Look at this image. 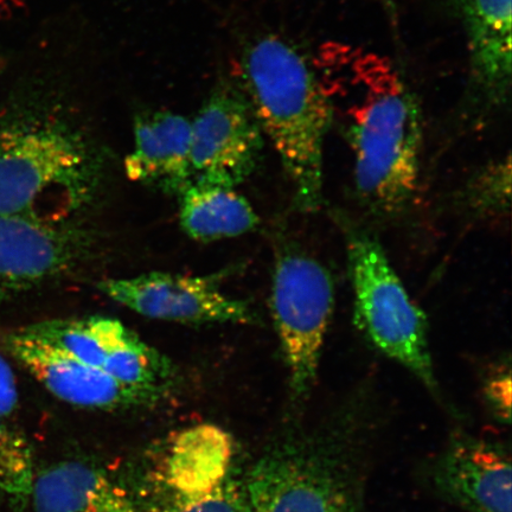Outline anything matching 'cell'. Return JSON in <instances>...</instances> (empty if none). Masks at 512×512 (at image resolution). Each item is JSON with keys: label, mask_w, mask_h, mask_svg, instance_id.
Returning a JSON list of instances; mask_svg holds the SVG:
<instances>
[{"label": "cell", "mask_w": 512, "mask_h": 512, "mask_svg": "<svg viewBox=\"0 0 512 512\" xmlns=\"http://www.w3.org/2000/svg\"><path fill=\"white\" fill-rule=\"evenodd\" d=\"M316 69L347 124L358 197L383 219L405 213L418 191L422 123L400 69L386 56L342 43L320 49Z\"/></svg>", "instance_id": "obj_1"}, {"label": "cell", "mask_w": 512, "mask_h": 512, "mask_svg": "<svg viewBox=\"0 0 512 512\" xmlns=\"http://www.w3.org/2000/svg\"><path fill=\"white\" fill-rule=\"evenodd\" d=\"M240 66L242 92L290 178L294 201L316 211L323 201L325 139L335 118L316 67L273 34L249 43Z\"/></svg>", "instance_id": "obj_2"}, {"label": "cell", "mask_w": 512, "mask_h": 512, "mask_svg": "<svg viewBox=\"0 0 512 512\" xmlns=\"http://www.w3.org/2000/svg\"><path fill=\"white\" fill-rule=\"evenodd\" d=\"M93 181L92 146L66 118L29 110L0 121V214L43 215L38 202L55 191L79 207Z\"/></svg>", "instance_id": "obj_3"}, {"label": "cell", "mask_w": 512, "mask_h": 512, "mask_svg": "<svg viewBox=\"0 0 512 512\" xmlns=\"http://www.w3.org/2000/svg\"><path fill=\"white\" fill-rule=\"evenodd\" d=\"M343 229L357 328L434 392L438 386L425 312L409 296L380 243L350 222Z\"/></svg>", "instance_id": "obj_4"}, {"label": "cell", "mask_w": 512, "mask_h": 512, "mask_svg": "<svg viewBox=\"0 0 512 512\" xmlns=\"http://www.w3.org/2000/svg\"><path fill=\"white\" fill-rule=\"evenodd\" d=\"M335 307V285L322 262L290 243L275 256L271 309L294 393L315 382Z\"/></svg>", "instance_id": "obj_5"}, {"label": "cell", "mask_w": 512, "mask_h": 512, "mask_svg": "<svg viewBox=\"0 0 512 512\" xmlns=\"http://www.w3.org/2000/svg\"><path fill=\"white\" fill-rule=\"evenodd\" d=\"M22 330L88 366L105 371L127 387L157 394L170 376L171 366L164 356L117 319H53Z\"/></svg>", "instance_id": "obj_6"}, {"label": "cell", "mask_w": 512, "mask_h": 512, "mask_svg": "<svg viewBox=\"0 0 512 512\" xmlns=\"http://www.w3.org/2000/svg\"><path fill=\"white\" fill-rule=\"evenodd\" d=\"M264 139L246 95L217 88L191 120L192 182L238 187L258 165Z\"/></svg>", "instance_id": "obj_7"}, {"label": "cell", "mask_w": 512, "mask_h": 512, "mask_svg": "<svg viewBox=\"0 0 512 512\" xmlns=\"http://www.w3.org/2000/svg\"><path fill=\"white\" fill-rule=\"evenodd\" d=\"M96 286L108 298L138 315L163 322L188 325L256 322L252 307L223 292L214 277L151 272L133 278L102 280Z\"/></svg>", "instance_id": "obj_8"}, {"label": "cell", "mask_w": 512, "mask_h": 512, "mask_svg": "<svg viewBox=\"0 0 512 512\" xmlns=\"http://www.w3.org/2000/svg\"><path fill=\"white\" fill-rule=\"evenodd\" d=\"M512 0H446L464 30L469 76L465 114L475 123L501 111L512 85Z\"/></svg>", "instance_id": "obj_9"}, {"label": "cell", "mask_w": 512, "mask_h": 512, "mask_svg": "<svg viewBox=\"0 0 512 512\" xmlns=\"http://www.w3.org/2000/svg\"><path fill=\"white\" fill-rule=\"evenodd\" d=\"M79 230L40 214H0V306L66 275L86 255Z\"/></svg>", "instance_id": "obj_10"}, {"label": "cell", "mask_w": 512, "mask_h": 512, "mask_svg": "<svg viewBox=\"0 0 512 512\" xmlns=\"http://www.w3.org/2000/svg\"><path fill=\"white\" fill-rule=\"evenodd\" d=\"M4 348L12 358L56 396L82 408L117 409L145 405L157 394L127 387L100 369L19 329L6 335Z\"/></svg>", "instance_id": "obj_11"}, {"label": "cell", "mask_w": 512, "mask_h": 512, "mask_svg": "<svg viewBox=\"0 0 512 512\" xmlns=\"http://www.w3.org/2000/svg\"><path fill=\"white\" fill-rule=\"evenodd\" d=\"M247 492L249 512H350L349 499L330 471L296 454L261 460Z\"/></svg>", "instance_id": "obj_12"}, {"label": "cell", "mask_w": 512, "mask_h": 512, "mask_svg": "<svg viewBox=\"0 0 512 512\" xmlns=\"http://www.w3.org/2000/svg\"><path fill=\"white\" fill-rule=\"evenodd\" d=\"M133 132V150L124 163L127 177L181 195L192 182L191 120L170 111L142 113Z\"/></svg>", "instance_id": "obj_13"}, {"label": "cell", "mask_w": 512, "mask_h": 512, "mask_svg": "<svg viewBox=\"0 0 512 512\" xmlns=\"http://www.w3.org/2000/svg\"><path fill=\"white\" fill-rule=\"evenodd\" d=\"M447 494L473 512H511V464L483 443L454 446L439 472Z\"/></svg>", "instance_id": "obj_14"}, {"label": "cell", "mask_w": 512, "mask_h": 512, "mask_svg": "<svg viewBox=\"0 0 512 512\" xmlns=\"http://www.w3.org/2000/svg\"><path fill=\"white\" fill-rule=\"evenodd\" d=\"M30 503L35 512H137L106 473L76 462L50 466L35 476Z\"/></svg>", "instance_id": "obj_15"}, {"label": "cell", "mask_w": 512, "mask_h": 512, "mask_svg": "<svg viewBox=\"0 0 512 512\" xmlns=\"http://www.w3.org/2000/svg\"><path fill=\"white\" fill-rule=\"evenodd\" d=\"M179 222L184 233L198 242L239 238L258 227L252 204L232 187L191 182L181 195Z\"/></svg>", "instance_id": "obj_16"}, {"label": "cell", "mask_w": 512, "mask_h": 512, "mask_svg": "<svg viewBox=\"0 0 512 512\" xmlns=\"http://www.w3.org/2000/svg\"><path fill=\"white\" fill-rule=\"evenodd\" d=\"M232 441L213 426H198L181 435L172 447L168 483L178 494L213 488L229 475Z\"/></svg>", "instance_id": "obj_17"}, {"label": "cell", "mask_w": 512, "mask_h": 512, "mask_svg": "<svg viewBox=\"0 0 512 512\" xmlns=\"http://www.w3.org/2000/svg\"><path fill=\"white\" fill-rule=\"evenodd\" d=\"M35 476L28 441L9 425L8 416L0 413V495L11 508H27Z\"/></svg>", "instance_id": "obj_18"}, {"label": "cell", "mask_w": 512, "mask_h": 512, "mask_svg": "<svg viewBox=\"0 0 512 512\" xmlns=\"http://www.w3.org/2000/svg\"><path fill=\"white\" fill-rule=\"evenodd\" d=\"M510 156L491 164L473 179L467 202L478 215L503 214L510 208Z\"/></svg>", "instance_id": "obj_19"}, {"label": "cell", "mask_w": 512, "mask_h": 512, "mask_svg": "<svg viewBox=\"0 0 512 512\" xmlns=\"http://www.w3.org/2000/svg\"><path fill=\"white\" fill-rule=\"evenodd\" d=\"M175 494L160 512H249L247 494L229 475L208 490Z\"/></svg>", "instance_id": "obj_20"}, {"label": "cell", "mask_w": 512, "mask_h": 512, "mask_svg": "<svg viewBox=\"0 0 512 512\" xmlns=\"http://www.w3.org/2000/svg\"><path fill=\"white\" fill-rule=\"evenodd\" d=\"M486 396L503 420H510L511 415V376L510 370L502 371L492 377L486 386Z\"/></svg>", "instance_id": "obj_21"}, {"label": "cell", "mask_w": 512, "mask_h": 512, "mask_svg": "<svg viewBox=\"0 0 512 512\" xmlns=\"http://www.w3.org/2000/svg\"><path fill=\"white\" fill-rule=\"evenodd\" d=\"M18 406V388L14 371L6 358L0 354V413L9 416Z\"/></svg>", "instance_id": "obj_22"}]
</instances>
